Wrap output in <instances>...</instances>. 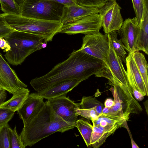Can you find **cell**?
Returning <instances> with one entry per match:
<instances>
[{"label": "cell", "instance_id": "1", "mask_svg": "<svg viewBox=\"0 0 148 148\" xmlns=\"http://www.w3.org/2000/svg\"><path fill=\"white\" fill-rule=\"evenodd\" d=\"M107 67L102 60L78 50L55 65L46 74L31 80L30 84L37 92L64 82L76 79L81 82Z\"/></svg>", "mask_w": 148, "mask_h": 148}, {"label": "cell", "instance_id": "2", "mask_svg": "<svg viewBox=\"0 0 148 148\" xmlns=\"http://www.w3.org/2000/svg\"><path fill=\"white\" fill-rule=\"evenodd\" d=\"M75 124L64 121L47 101L38 113L24 125L20 136L25 147H31L56 132L64 133L74 128Z\"/></svg>", "mask_w": 148, "mask_h": 148}, {"label": "cell", "instance_id": "3", "mask_svg": "<svg viewBox=\"0 0 148 148\" xmlns=\"http://www.w3.org/2000/svg\"><path fill=\"white\" fill-rule=\"evenodd\" d=\"M4 38L10 47L4 56L8 63L15 66L21 64L29 56L47 46L42 38L25 32L15 30Z\"/></svg>", "mask_w": 148, "mask_h": 148}, {"label": "cell", "instance_id": "4", "mask_svg": "<svg viewBox=\"0 0 148 148\" xmlns=\"http://www.w3.org/2000/svg\"><path fill=\"white\" fill-rule=\"evenodd\" d=\"M1 14L7 23L13 29L40 37L46 43L52 40L54 36L60 33L63 25L60 21L40 20L19 15Z\"/></svg>", "mask_w": 148, "mask_h": 148}, {"label": "cell", "instance_id": "5", "mask_svg": "<svg viewBox=\"0 0 148 148\" xmlns=\"http://www.w3.org/2000/svg\"><path fill=\"white\" fill-rule=\"evenodd\" d=\"M109 90L114 97V105L109 108L104 107L101 114L116 120L127 122L131 113L139 114L142 109L137 101L126 93L118 85L112 84Z\"/></svg>", "mask_w": 148, "mask_h": 148}, {"label": "cell", "instance_id": "6", "mask_svg": "<svg viewBox=\"0 0 148 148\" xmlns=\"http://www.w3.org/2000/svg\"><path fill=\"white\" fill-rule=\"evenodd\" d=\"M64 5L48 0H25L20 15L29 18L61 21Z\"/></svg>", "mask_w": 148, "mask_h": 148}, {"label": "cell", "instance_id": "7", "mask_svg": "<svg viewBox=\"0 0 148 148\" xmlns=\"http://www.w3.org/2000/svg\"><path fill=\"white\" fill-rule=\"evenodd\" d=\"M109 48L107 34L103 35L99 32L85 35L82 38V47L78 50L102 60L108 68Z\"/></svg>", "mask_w": 148, "mask_h": 148}, {"label": "cell", "instance_id": "8", "mask_svg": "<svg viewBox=\"0 0 148 148\" xmlns=\"http://www.w3.org/2000/svg\"><path fill=\"white\" fill-rule=\"evenodd\" d=\"M101 27L100 15L99 14H94L74 22L63 24L59 33L69 35L78 34L89 35L99 32Z\"/></svg>", "mask_w": 148, "mask_h": 148}, {"label": "cell", "instance_id": "9", "mask_svg": "<svg viewBox=\"0 0 148 148\" xmlns=\"http://www.w3.org/2000/svg\"><path fill=\"white\" fill-rule=\"evenodd\" d=\"M107 35L109 46L108 58V67L113 78L111 82L118 85L133 95V90L129 84L126 71L124 68L122 60L114 50L108 33Z\"/></svg>", "mask_w": 148, "mask_h": 148}, {"label": "cell", "instance_id": "10", "mask_svg": "<svg viewBox=\"0 0 148 148\" xmlns=\"http://www.w3.org/2000/svg\"><path fill=\"white\" fill-rule=\"evenodd\" d=\"M121 7L115 0L107 1L99 9V14L102 21V27L105 34L118 31L123 23L121 13Z\"/></svg>", "mask_w": 148, "mask_h": 148}, {"label": "cell", "instance_id": "11", "mask_svg": "<svg viewBox=\"0 0 148 148\" xmlns=\"http://www.w3.org/2000/svg\"><path fill=\"white\" fill-rule=\"evenodd\" d=\"M48 101L55 113L65 121L75 123L78 115L76 110L79 103L74 102L66 96V95L48 100Z\"/></svg>", "mask_w": 148, "mask_h": 148}, {"label": "cell", "instance_id": "12", "mask_svg": "<svg viewBox=\"0 0 148 148\" xmlns=\"http://www.w3.org/2000/svg\"><path fill=\"white\" fill-rule=\"evenodd\" d=\"M140 28L138 20L135 17L126 19L117 31L125 49L129 53L138 51L137 44Z\"/></svg>", "mask_w": 148, "mask_h": 148}, {"label": "cell", "instance_id": "13", "mask_svg": "<svg viewBox=\"0 0 148 148\" xmlns=\"http://www.w3.org/2000/svg\"><path fill=\"white\" fill-rule=\"evenodd\" d=\"M27 87L0 52V87L13 94L20 89Z\"/></svg>", "mask_w": 148, "mask_h": 148}, {"label": "cell", "instance_id": "14", "mask_svg": "<svg viewBox=\"0 0 148 148\" xmlns=\"http://www.w3.org/2000/svg\"><path fill=\"white\" fill-rule=\"evenodd\" d=\"M44 98L37 92L29 94L21 108L17 111L24 125L28 123L45 104Z\"/></svg>", "mask_w": 148, "mask_h": 148}, {"label": "cell", "instance_id": "15", "mask_svg": "<svg viewBox=\"0 0 148 148\" xmlns=\"http://www.w3.org/2000/svg\"><path fill=\"white\" fill-rule=\"evenodd\" d=\"M104 105L95 97L84 96L76 110L77 114L91 121L96 120L101 114Z\"/></svg>", "mask_w": 148, "mask_h": 148}, {"label": "cell", "instance_id": "16", "mask_svg": "<svg viewBox=\"0 0 148 148\" xmlns=\"http://www.w3.org/2000/svg\"><path fill=\"white\" fill-rule=\"evenodd\" d=\"M99 9L84 7L78 5H64L61 22L65 24L76 21L85 16L99 14Z\"/></svg>", "mask_w": 148, "mask_h": 148}, {"label": "cell", "instance_id": "17", "mask_svg": "<svg viewBox=\"0 0 148 148\" xmlns=\"http://www.w3.org/2000/svg\"><path fill=\"white\" fill-rule=\"evenodd\" d=\"M81 82L77 80L72 79L62 83L44 91L37 92L38 95L47 100L62 95H66L77 86Z\"/></svg>", "mask_w": 148, "mask_h": 148}, {"label": "cell", "instance_id": "18", "mask_svg": "<svg viewBox=\"0 0 148 148\" xmlns=\"http://www.w3.org/2000/svg\"><path fill=\"white\" fill-rule=\"evenodd\" d=\"M126 64L127 73L133 79L138 90L144 96H148V90L146 89L141 74L132 56V53H129L126 57Z\"/></svg>", "mask_w": 148, "mask_h": 148}, {"label": "cell", "instance_id": "19", "mask_svg": "<svg viewBox=\"0 0 148 148\" xmlns=\"http://www.w3.org/2000/svg\"><path fill=\"white\" fill-rule=\"evenodd\" d=\"M30 91L27 88H23L13 93L12 97L4 102L0 107L8 109L15 112L21 106L29 94Z\"/></svg>", "mask_w": 148, "mask_h": 148}, {"label": "cell", "instance_id": "20", "mask_svg": "<svg viewBox=\"0 0 148 148\" xmlns=\"http://www.w3.org/2000/svg\"><path fill=\"white\" fill-rule=\"evenodd\" d=\"M115 132L99 126L93 125L90 138V146L98 148L105 142L107 138Z\"/></svg>", "mask_w": 148, "mask_h": 148}, {"label": "cell", "instance_id": "21", "mask_svg": "<svg viewBox=\"0 0 148 148\" xmlns=\"http://www.w3.org/2000/svg\"><path fill=\"white\" fill-rule=\"evenodd\" d=\"M93 125L99 126L109 130L116 131L122 127H124L127 122L124 120L115 119L103 115H99L97 119L92 121Z\"/></svg>", "mask_w": 148, "mask_h": 148}, {"label": "cell", "instance_id": "22", "mask_svg": "<svg viewBox=\"0 0 148 148\" xmlns=\"http://www.w3.org/2000/svg\"><path fill=\"white\" fill-rule=\"evenodd\" d=\"M132 55L142 76L146 88L148 90V65L145 57L139 51L132 53Z\"/></svg>", "mask_w": 148, "mask_h": 148}, {"label": "cell", "instance_id": "23", "mask_svg": "<svg viewBox=\"0 0 148 148\" xmlns=\"http://www.w3.org/2000/svg\"><path fill=\"white\" fill-rule=\"evenodd\" d=\"M75 127L79 130L87 146L88 147L90 146V138L93 125L88 120L81 118L78 119L76 121Z\"/></svg>", "mask_w": 148, "mask_h": 148}, {"label": "cell", "instance_id": "24", "mask_svg": "<svg viewBox=\"0 0 148 148\" xmlns=\"http://www.w3.org/2000/svg\"><path fill=\"white\" fill-rule=\"evenodd\" d=\"M108 34L114 50L121 58L122 62L126 63L127 53L121 40L118 38L117 31H113L108 33Z\"/></svg>", "mask_w": 148, "mask_h": 148}, {"label": "cell", "instance_id": "25", "mask_svg": "<svg viewBox=\"0 0 148 148\" xmlns=\"http://www.w3.org/2000/svg\"><path fill=\"white\" fill-rule=\"evenodd\" d=\"M1 10L7 14L20 15L21 7L14 0H0Z\"/></svg>", "mask_w": 148, "mask_h": 148}, {"label": "cell", "instance_id": "26", "mask_svg": "<svg viewBox=\"0 0 148 148\" xmlns=\"http://www.w3.org/2000/svg\"><path fill=\"white\" fill-rule=\"evenodd\" d=\"M133 8L139 23L144 17L146 8L148 7V0H132Z\"/></svg>", "mask_w": 148, "mask_h": 148}, {"label": "cell", "instance_id": "27", "mask_svg": "<svg viewBox=\"0 0 148 148\" xmlns=\"http://www.w3.org/2000/svg\"><path fill=\"white\" fill-rule=\"evenodd\" d=\"M12 129L8 123L0 126V148H10Z\"/></svg>", "mask_w": 148, "mask_h": 148}, {"label": "cell", "instance_id": "28", "mask_svg": "<svg viewBox=\"0 0 148 148\" xmlns=\"http://www.w3.org/2000/svg\"><path fill=\"white\" fill-rule=\"evenodd\" d=\"M76 3L81 6L97 8L102 7L107 0H74Z\"/></svg>", "mask_w": 148, "mask_h": 148}, {"label": "cell", "instance_id": "29", "mask_svg": "<svg viewBox=\"0 0 148 148\" xmlns=\"http://www.w3.org/2000/svg\"><path fill=\"white\" fill-rule=\"evenodd\" d=\"M20 135L17 134L15 126L12 129L10 137V148H25Z\"/></svg>", "mask_w": 148, "mask_h": 148}, {"label": "cell", "instance_id": "30", "mask_svg": "<svg viewBox=\"0 0 148 148\" xmlns=\"http://www.w3.org/2000/svg\"><path fill=\"white\" fill-rule=\"evenodd\" d=\"M14 112L8 109L0 107V126L8 123L13 117Z\"/></svg>", "mask_w": 148, "mask_h": 148}, {"label": "cell", "instance_id": "31", "mask_svg": "<svg viewBox=\"0 0 148 148\" xmlns=\"http://www.w3.org/2000/svg\"><path fill=\"white\" fill-rule=\"evenodd\" d=\"M15 30L6 22L0 14V37L4 38L11 33Z\"/></svg>", "mask_w": 148, "mask_h": 148}, {"label": "cell", "instance_id": "32", "mask_svg": "<svg viewBox=\"0 0 148 148\" xmlns=\"http://www.w3.org/2000/svg\"><path fill=\"white\" fill-rule=\"evenodd\" d=\"M0 48L3 50L4 52L8 51L10 48V47L5 39L3 38L0 37Z\"/></svg>", "mask_w": 148, "mask_h": 148}, {"label": "cell", "instance_id": "33", "mask_svg": "<svg viewBox=\"0 0 148 148\" xmlns=\"http://www.w3.org/2000/svg\"><path fill=\"white\" fill-rule=\"evenodd\" d=\"M56 2L64 5H77L74 0H48Z\"/></svg>", "mask_w": 148, "mask_h": 148}, {"label": "cell", "instance_id": "34", "mask_svg": "<svg viewBox=\"0 0 148 148\" xmlns=\"http://www.w3.org/2000/svg\"><path fill=\"white\" fill-rule=\"evenodd\" d=\"M133 95L137 100L140 101L144 99V96L138 90L133 89Z\"/></svg>", "mask_w": 148, "mask_h": 148}, {"label": "cell", "instance_id": "35", "mask_svg": "<svg viewBox=\"0 0 148 148\" xmlns=\"http://www.w3.org/2000/svg\"><path fill=\"white\" fill-rule=\"evenodd\" d=\"M6 96V90L0 87V106L5 102Z\"/></svg>", "mask_w": 148, "mask_h": 148}, {"label": "cell", "instance_id": "36", "mask_svg": "<svg viewBox=\"0 0 148 148\" xmlns=\"http://www.w3.org/2000/svg\"><path fill=\"white\" fill-rule=\"evenodd\" d=\"M114 104V100L110 98H107L104 102V106L107 108H110L112 107Z\"/></svg>", "mask_w": 148, "mask_h": 148}, {"label": "cell", "instance_id": "37", "mask_svg": "<svg viewBox=\"0 0 148 148\" xmlns=\"http://www.w3.org/2000/svg\"><path fill=\"white\" fill-rule=\"evenodd\" d=\"M126 129L127 130L129 134V135L131 138L132 147L133 148H138L139 147L136 144V143H135L134 141L133 140L132 137V136L131 133L130 132V131L129 130V128L128 127V129H127V128H126Z\"/></svg>", "mask_w": 148, "mask_h": 148}, {"label": "cell", "instance_id": "38", "mask_svg": "<svg viewBox=\"0 0 148 148\" xmlns=\"http://www.w3.org/2000/svg\"><path fill=\"white\" fill-rule=\"evenodd\" d=\"M17 4L20 7H21L25 0H14Z\"/></svg>", "mask_w": 148, "mask_h": 148}, {"label": "cell", "instance_id": "39", "mask_svg": "<svg viewBox=\"0 0 148 148\" xmlns=\"http://www.w3.org/2000/svg\"><path fill=\"white\" fill-rule=\"evenodd\" d=\"M148 100H147L143 103L147 114H148Z\"/></svg>", "mask_w": 148, "mask_h": 148}, {"label": "cell", "instance_id": "40", "mask_svg": "<svg viewBox=\"0 0 148 148\" xmlns=\"http://www.w3.org/2000/svg\"><path fill=\"white\" fill-rule=\"evenodd\" d=\"M109 0H115V1H116V0H108V1Z\"/></svg>", "mask_w": 148, "mask_h": 148}, {"label": "cell", "instance_id": "41", "mask_svg": "<svg viewBox=\"0 0 148 148\" xmlns=\"http://www.w3.org/2000/svg\"><path fill=\"white\" fill-rule=\"evenodd\" d=\"M108 0H107V1H108Z\"/></svg>", "mask_w": 148, "mask_h": 148}]
</instances>
